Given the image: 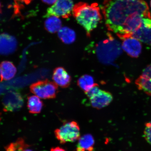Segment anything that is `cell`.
Here are the masks:
<instances>
[{
	"label": "cell",
	"mask_w": 151,
	"mask_h": 151,
	"mask_svg": "<svg viewBox=\"0 0 151 151\" xmlns=\"http://www.w3.org/2000/svg\"><path fill=\"white\" fill-rule=\"evenodd\" d=\"M102 10L108 30L117 35L122 33L126 21L135 13L151 17L148 5L143 0H104Z\"/></svg>",
	"instance_id": "6da1fadb"
},
{
	"label": "cell",
	"mask_w": 151,
	"mask_h": 151,
	"mask_svg": "<svg viewBox=\"0 0 151 151\" xmlns=\"http://www.w3.org/2000/svg\"><path fill=\"white\" fill-rule=\"evenodd\" d=\"M72 13L77 22L86 30L88 37L90 36L91 33L97 27L102 19L97 3L89 5L82 2L78 3L74 6Z\"/></svg>",
	"instance_id": "7a4b0ae2"
},
{
	"label": "cell",
	"mask_w": 151,
	"mask_h": 151,
	"mask_svg": "<svg viewBox=\"0 0 151 151\" xmlns=\"http://www.w3.org/2000/svg\"><path fill=\"white\" fill-rule=\"evenodd\" d=\"M109 38L98 44L96 47V54L101 63L107 64L112 63L122 53L120 43L111 35Z\"/></svg>",
	"instance_id": "3957f363"
},
{
	"label": "cell",
	"mask_w": 151,
	"mask_h": 151,
	"mask_svg": "<svg viewBox=\"0 0 151 151\" xmlns=\"http://www.w3.org/2000/svg\"><path fill=\"white\" fill-rule=\"evenodd\" d=\"M56 139L62 144L73 142L80 138V128L76 122L71 121L64 124L54 131Z\"/></svg>",
	"instance_id": "277c9868"
},
{
	"label": "cell",
	"mask_w": 151,
	"mask_h": 151,
	"mask_svg": "<svg viewBox=\"0 0 151 151\" xmlns=\"http://www.w3.org/2000/svg\"><path fill=\"white\" fill-rule=\"evenodd\" d=\"M30 89L32 93L43 99H55L58 92V85L47 80L34 83Z\"/></svg>",
	"instance_id": "5b68a950"
},
{
	"label": "cell",
	"mask_w": 151,
	"mask_h": 151,
	"mask_svg": "<svg viewBox=\"0 0 151 151\" xmlns=\"http://www.w3.org/2000/svg\"><path fill=\"white\" fill-rule=\"evenodd\" d=\"M73 7V0H57L47 9L45 17L55 16L64 19L69 18L71 16Z\"/></svg>",
	"instance_id": "8992f818"
},
{
	"label": "cell",
	"mask_w": 151,
	"mask_h": 151,
	"mask_svg": "<svg viewBox=\"0 0 151 151\" xmlns=\"http://www.w3.org/2000/svg\"><path fill=\"white\" fill-rule=\"evenodd\" d=\"M130 37L151 46V17L143 18L141 27L131 33Z\"/></svg>",
	"instance_id": "52a82bcc"
},
{
	"label": "cell",
	"mask_w": 151,
	"mask_h": 151,
	"mask_svg": "<svg viewBox=\"0 0 151 151\" xmlns=\"http://www.w3.org/2000/svg\"><path fill=\"white\" fill-rule=\"evenodd\" d=\"M89 99L92 107L101 109L107 106L112 102L113 97L110 92L100 89L97 93Z\"/></svg>",
	"instance_id": "ba28073f"
},
{
	"label": "cell",
	"mask_w": 151,
	"mask_h": 151,
	"mask_svg": "<svg viewBox=\"0 0 151 151\" xmlns=\"http://www.w3.org/2000/svg\"><path fill=\"white\" fill-rule=\"evenodd\" d=\"M122 40V48L128 55L133 58L138 57L142 50L141 43L138 40L130 37Z\"/></svg>",
	"instance_id": "9c48e42d"
},
{
	"label": "cell",
	"mask_w": 151,
	"mask_h": 151,
	"mask_svg": "<svg viewBox=\"0 0 151 151\" xmlns=\"http://www.w3.org/2000/svg\"><path fill=\"white\" fill-rule=\"evenodd\" d=\"M17 42L14 37L6 34L0 35V54L6 55L16 50Z\"/></svg>",
	"instance_id": "30bf717a"
},
{
	"label": "cell",
	"mask_w": 151,
	"mask_h": 151,
	"mask_svg": "<svg viewBox=\"0 0 151 151\" xmlns=\"http://www.w3.org/2000/svg\"><path fill=\"white\" fill-rule=\"evenodd\" d=\"M52 78L58 86L62 88H67L71 81L70 76L64 68L58 67L54 70Z\"/></svg>",
	"instance_id": "8fae6325"
},
{
	"label": "cell",
	"mask_w": 151,
	"mask_h": 151,
	"mask_svg": "<svg viewBox=\"0 0 151 151\" xmlns=\"http://www.w3.org/2000/svg\"><path fill=\"white\" fill-rule=\"evenodd\" d=\"M16 67L12 62L4 61L0 63L1 81H7L14 78L17 73Z\"/></svg>",
	"instance_id": "7c38bea8"
},
{
	"label": "cell",
	"mask_w": 151,
	"mask_h": 151,
	"mask_svg": "<svg viewBox=\"0 0 151 151\" xmlns=\"http://www.w3.org/2000/svg\"><path fill=\"white\" fill-rule=\"evenodd\" d=\"M95 141L92 135L87 134L80 137L78 139L76 151H93Z\"/></svg>",
	"instance_id": "4fadbf2b"
},
{
	"label": "cell",
	"mask_w": 151,
	"mask_h": 151,
	"mask_svg": "<svg viewBox=\"0 0 151 151\" xmlns=\"http://www.w3.org/2000/svg\"><path fill=\"white\" fill-rule=\"evenodd\" d=\"M47 18L45 22V27L47 31L51 33L59 31L62 26V22L59 17L51 16Z\"/></svg>",
	"instance_id": "5bb4252c"
},
{
	"label": "cell",
	"mask_w": 151,
	"mask_h": 151,
	"mask_svg": "<svg viewBox=\"0 0 151 151\" xmlns=\"http://www.w3.org/2000/svg\"><path fill=\"white\" fill-rule=\"evenodd\" d=\"M58 36L62 42L66 44L74 42L76 37L74 31L67 27L61 28L58 31Z\"/></svg>",
	"instance_id": "9a60e30c"
},
{
	"label": "cell",
	"mask_w": 151,
	"mask_h": 151,
	"mask_svg": "<svg viewBox=\"0 0 151 151\" xmlns=\"http://www.w3.org/2000/svg\"><path fill=\"white\" fill-rule=\"evenodd\" d=\"M43 103L37 96H32L28 97L27 107L29 112L32 114H37L41 112Z\"/></svg>",
	"instance_id": "2e32d148"
},
{
	"label": "cell",
	"mask_w": 151,
	"mask_h": 151,
	"mask_svg": "<svg viewBox=\"0 0 151 151\" xmlns=\"http://www.w3.org/2000/svg\"><path fill=\"white\" fill-rule=\"evenodd\" d=\"M30 147L31 146L26 143L24 139L19 138L6 147L5 148L6 151H35Z\"/></svg>",
	"instance_id": "e0dca14e"
},
{
	"label": "cell",
	"mask_w": 151,
	"mask_h": 151,
	"mask_svg": "<svg viewBox=\"0 0 151 151\" xmlns=\"http://www.w3.org/2000/svg\"><path fill=\"white\" fill-rule=\"evenodd\" d=\"M96 84L91 76L85 75L79 78L77 84L81 89L85 92H87Z\"/></svg>",
	"instance_id": "ac0fdd59"
},
{
	"label": "cell",
	"mask_w": 151,
	"mask_h": 151,
	"mask_svg": "<svg viewBox=\"0 0 151 151\" xmlns=\"http://www.w3.org/2000/svg\"><path fill=\"white\" fill-rule=\"evenodd\" d=\"M135 84L139 90L142 91L145 93L151 96V79L143 77L142 76L136 80Z\"/></svg>",
	"instance_id": "d6986e66"
},
{
	"label": "cell",
	"mask_w": 151,
	"mask_h": 151,
	"mask_svg": "<svg viewBox=\"0 0 151 151\" xmlns=\"http://www.w3.org/2000/svg\"><path fill=\"white\" fill-rule=\"evenodd\" d=\"M143 136L149 144L151 145V121L146 123L143 133Z\"/></svg>",
	"instance_id": "ffe728a7"
},
{
	"label": "cell",
	"mask_w": 151,
	"mask_h": 151,
	"mask_svg": "<svg viewBox=\"0 0 151 151\" xmlns=\"http://www.w3.org/2000/svg\"><path fill=\"white\" fill-rule=\"evenodd\" d=\"M141 76L145 78L151 79V64L143 70Z\"/></svg>",
	"instance_id": "44dd1931"
},
{
	"label": "cell",
	"mask_w": 151,
	"mask_h": 151,
	"mask_svg": "<svg viewBox=\"0 0 151 151\" xmlns=\"http://www.w3.org/2000/svg\"><path fill=\"white\" fill-rule=\"evenodd\" d=\"M57 0H42L43 3L48 5L54 4Z\"/></svg>",
	"instance_id": "7402d4cb"
},
{
	"label": "cell",
	"mask_w": 151,
	"mask_h": 151,
	"mask_svg": "<svg viewBox=\"0 0 151 151\" xmlns=\"http://www.w3.org/2000/svg\"><path fill=\"white\" fill-rule=\"evenodd\" d=\"M50 151H66L64 149L60 147H56L51 149Z\"/></svg>",
	"instance_id": "603a6c76"
},
{
	"label": "cell",
	"mask_w": 151,
	"mask_h": 151,
	"mask_svg": "<svg viewBox=\"0 0 151 151\" xmlns=\"http://www.w3.org/2000/svg\"><path fill=\"white\" fill-rule=\"evenodd\" d=\"M21 2L25 4L28 5L31 2L32 0H18Z\"/></svg>",
	"instance_id": "cb8c5ba5"
},
{
	"label": "cell",
	"mask_w": 151,
	"mask_h": 151,
	"mask_svg": "<svg viewBox=\"0 0 151 151\" xmlns=\"http://www.w3.org/2000/svg\"><path fill=\"white\" fill-rule=\"evenodd\" d=\"M1 12V3H0V13Z\"/></svg>",
	"instance_id": "d4e9b609"
},
{
	"label": "cell",
	"mask_w": 151,
	"mask_h": 151,
	"mask_svg": "<svg viewBox=\"0 0 151 151\" xmlns=\"http://www.w3.org/2000/svg\"><path fill=\"white\" fill-rule=\"evenodd\" d=\"M130 1H136V0H130Z\"/></svg>",
	"instance_id": "484cf974"
},
{
	"label": "cell",
	"mask_w": 151,
	"mask_h": 151,
	"mask_svg": "<svg viewBox=\"0 0 151 151\" xmlns=\"http://www.w3.org/2000/svg\"><path fill=\"white\" fill-rule=\"evenodd\" d=\"M150 5H151V0Z\"/></svg>",
	"instance_id": "4316f807"
},
{
	"label": "cell",
	"mask_w": 151,
	"mask_h": 151,
	"mask_svg": "<svg viewBox=\"0 0 151 151\" xmlns=\"http://www.w3.org/2000/svg\"><path fill=\"white\" fill-rule=\"evenodd\" d=\"M0 121H1V117H0Z\"/></svg>",
	"instance_id": "83f0119b"
}]
</instances>
